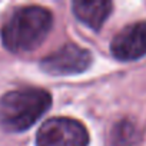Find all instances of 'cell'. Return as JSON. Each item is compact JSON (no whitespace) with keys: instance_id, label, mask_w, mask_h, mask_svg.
<instances>
[{"instance_id":"6da1fadb","label":"cell","mask_w":146,"mask_h":146,"mask_svg":"<svg viewBox=\"0 0 146 146\" xmlns=\"http://www.w3.org/2000/svg\"><path fill=\"white\" fill-rule=\"evenodd\" d=\"M52 15L39 6L22 7L2 30V40L12 52H30L40 46L52 29Z\"/></svg>"},{"instance_id":"7a4b0ae2","label":"cell","mask_w":146,"mask_h":146,"mask_svg":"<svg viewBox=\"0 0 146 146\" xmlns=\"http://www.w3.org/2000/svg\"><path fill=\"white\" fill-rule=\"evenodd\" d=\"M52 98L43 89L26 88L0 98V126L9 132H23L50 108Z\"/></svg>"},{"instance_id":"3957f363","label":"cell","mask_w":146,"mask_h":146,"mask_svg":"<svg viewBox=\"0 0 146 146\" xmlns=\"http://www.w3.org/2000/svg\"><path fill=\"white\" fill-rule=\"evenodd\" d=\"M89 135L85 126L69 117L46 120L36 135L37 146H88Z\"/></svg>"},{"instance_id":"277c9868","label":"cell","mask_w":146,"mask_h":146,"mask_svg":"<svg viewBox=\"0 0 146 146\" xmlns=\"http://www.w3.org/2000/svg\"><path fill=\"white\" fill-rule=\"evenodd\" d=\"M90 53L76 44H64L42 60V69L50 75H75L89 67Z\"/></svg>"},{"instance_id":"5b68a950","label":"cell","mask_w":146,"mask_h":146,"mask_svg":"<svg viewBox=\"0 0 146 146\" xmlns=\"http://www.w3.org/2000/svg\"><path fill=\"white\" fill-rule=\"evenodd\" d=\"M113 56L119 60H136L146 54V23L139 22L120 30L110 44Z\"/></svg>"},{"instance_id":"8992f818","label":"cell","mask_w":146,"mask_h":146,"mask_svg":"<svg viewBox=\"0 0 146 146\" xmlns=\"http://www.w3.org/2000/svg\"><path fill=\"white\" fill-rule=\"evenodd\" d=\"M110 10H112V3L103 2V0H92V2L80 0V2L73 3L75 16L95 30H99L102 27L103 22L110 15Z\"/></svg>"},{"instance_id":"52a82bcc","label":"cell","mask_w":146,"mask_h":146,"mask_svg":"<svg viewBox=\"0 0 146 146\" xmlns=\"http://www.w3.org/2000/svg\"><path fill=\"white\" fill-rule=\"evenodd\" d=\"M132 142H133V126L129 123L117 125L113 137L115 146H129Z\"/></svg>"}]
</instances>
